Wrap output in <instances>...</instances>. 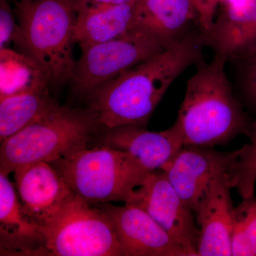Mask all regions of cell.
Returning <instances> with one entry per match:
<instances>
[{"instance_id": "obj_14", "label": "cell", "mask_w": 256, "mask_h": 256, "mask_svg": "<svg viewBox=\"0 0 256 256\" xmlns=\"http://www.w3.org/2000/svg\"><path fill=\"white\" fill-rule=\"evenodd\" d=\"M1 256H45L44 228L24 210L14 184L0 174Z\"/></svg>"}, {"instance_id": "obj_1", "label": "cell", "mask_w": 256, "mask_h": 256, "mask_svg": "<svg viewBox=\"0 0 256 256\" xmlns=\"http://www.w3.org/2000/svg\"><path fill=\"white\" fill-rule=\"evenodd\" d=\"M202 38L186 36L120 74L88 96L101 129L126 124L144 127L171 84L202 62Z\"/></svg>"}, {"instance_id": "obj_13", "label": "cell", "mask_w": 256, "mask_h": 256, "mask_svg": "<svg viewBox=\"0 0 256 256\" xmlns=\"http://www.w3.org/2000/svg\"><path fill=\"white\" fill-rule=\"evenodd\" d=\"M233 175L215 178L196 210H194L200 228L198 256H232V232L234 207L230 196Z\"/></svg>"}, {"instance_id": "obj_18", "label": "cell", "mask_w": 256, "mask_h": 256, "mask_svg": "<svg viewBox=\"0 0 256 256\" xmlns=\"http://www.w3.org/2000/svg\"><path fill=\"white\" fill-rule=\"evenodd\" d=\"M50 76L42 66L18 50H0V99L48 89Z\"/></svg>"}, {"instance_id": "obj_28", "label": "cell", "mask_w": 256, "mask_h": 256, "mask_svg": "<svg viewBox=\"0 0 256 256\" xmlns=\"http://www.w3.org/2000/svg\"><path fill=\"white\" fill-rule=\"evenodd\" d=\"M72 1H73V2H74V1H75V0H72Z\"/></svg>"}, {"instance_id": "obj_11", "label": "cell", "mask_w": 256, "mask_h": 256, "mask_svg": "<svg viewBox=\"0 0 256 256\" xmlns=\"http://www.w3.org/2000/svg\"><path fill=\"white\" fill-rule=\"evenodd\" d=\"M13 172L15 188L24 210L44 228L76 196L50 163L37 162L23 165Z\"/></svg>"}, {"instance_id": "obj_21", "label": "cell", "mask_w": 256, "mask_h": 256, "mask_svg": "<svg viewBox=\"0 0 256 256\" xmlns=\"http://www.w3.org/2000/svg\"><path fill=\"white\" fill-rule=\"evenodd\" d=\"M250 142L240 148L233 174L234 188L242 198L255 196L256 182V121H252Z\"/></svg>"}, {"instance_id": "obj_3", "label": "cell", "mask_w": 256, "mask_h": 256, "mask_svg": "<svg viewBox=\"0 0 256 256\" xmlns=\"http://www.w3.org/2000/svg\"><path fill=\"white\" fill-rule=\"evenodd\" d=\"M102 130L92 111L56 102L30 126L1 143L0 174L23 165L56 160L87 148Z\"/></svg>"}, {"instance_id": "obj_25", "label": "cell", "mask_w": 256, "mask_h": 256, "mask_svg": "<svg viewBox=\"0 0 256 256\" xmlns=\"http://www.w3.org/2000/svg\"><path fill=\"white\" fill-rule=\"evenodd\" d=\"M98 3H105V4H136L138 0H90Z\"/></svg>"}, {"instance_id": "obj_10", "label": "cell", "mask_w": 256, "mask_h": 256, "mask_svg": "<svg viewBox=\"0 0 256 256\" xmlns=\"http://www.w3.org/2000/svg\"><path fill=\"white\" fill-rule=\"evenodd\" d=\"M110 217L121 256H190L181 244L142 208L110 202L96 205Z\"/></svg>"}, {"instance_id": "obj_9", "label": "cell", "mask_w": 256, "mask_h": 256, "mask_svg": "<svg viewBox=\"0 0 256 256\" xmlns=\"http://www.w3.org/2000/svg\"><path fill=\"white\" fill-rule=\"evenodd\" d=\"M239 153L240 149L222 152L210 146H184L162 171L194 212L215 178L233 175Z\"/></svg>"}, {"instance_id": "obj_6", "label": "cell", "mask_w": 256, "mask_h": 256, "mask_svg": "<svg viewBox=\"0 0 256 256\" xmlns=\"http://www.w3.org/2000/svg\"><path fill=\"white\" fill-rule=\"evenodd\" d=\"M44 234L45 256H121L109 216L76 195Z\"/></svg>"}, {"instance_id": "obj_22", "label": "cell", "mask_w": 256, "mask_h": 256, "mask_svg": "<svg viewBox=\"0 0 256 256\" xmlns=\"http://www.w3.org/2000/svg\"><path fill=\"white\" fill-rule=\"evenodd\" d=\"M238 58H242V97L256 121V44Z\"/></svg>"}, {"instance_id": "obj_8", "label": "cell", "mask_w": 256, "mask_h": 256, "mask_svg": "<svg viewBox=\"0 0 256 256\" xmlns=\"http://www.w3.org/2000/svg\"><path fill=\"white\" fill-rule=\"evenodd\" d=\"M146 212L182 246L190 256H198L200 228L194 213L183 201L164 172L151 173L128 203Z\"/></svg>"}, {"instance_id": "obj_5", "label": "cell", "mask_w": 256, "mask_h": 256, "mask_svg": "<svg viewBox=\"0 0 256 256\" xmlns=\"http://www.w3.org/2000/svg\"><path fill=\"white\" fill-rule=\"evenodd\" d=\"M50 164L75 195L94 206L128 203L152 173L126 152L104 146H87Z\"/></svg>"}, {"instance_id": "obj_20", "label": "cell", "mask_w": 256, "mask_h": 256, "mask_svg": "<svg viewBox=\"0 0 256 256\" xmlns=\"http://www.w3.org/2000/svg\"><path fill=\"white\" fill-rule=\"evenodd\" d=\"M232 256H256V198H242L234 207L232 232Z\"/></svg>"}, {"instance_id": "obj_24", "label": "cell", "mask_w": 256, "mask_h": 256, "mask_svg": "<svg viewBox=\"0 0 256 256\" xmlns=\"http://www.w3.org/2000/svg\"><path fill=\"white\" fill-rule=\"evenodd\" d=\"M220 0H192L197 12L203 35L210 31L214 23V15Z\"/></svg>"}, {"instance_id": "obj_7", "label": "cell", "mask_w": 256, "mask_h": 256, "mask_svg": "<svg viewBox=\"0 0 256 256\" xmlns=\"http://www.w3.org/2000/svg\"><path fill=\"white\" fill-rule=\"evenodd\" d=\"M166 48L146 32L131 28L119 38L82 48L70 80L78 94L88 97L120 74Z\"/></svg>"}, {"instance_id": "obj_15", "label": "cell", "mask_w": 256, "mask_h": 256, "mask_svg": "<svg viewBox=\"0 0 256 256\" xmlns=\"http://www.w3.org/2000/svg\"><path fill=\"white\" fill-rule=\"evenodd\" d=\"M74 40L84 47L110 41L132 28L136 4H112L75 0Z\"/></svg>"}, {"instance_id": "obj_23", "label": "cell", "mask_w": 256, "mask_h": 256, "mask_svg": "<svg viewBox=\"0 0 256 256\" xmlns=\"http://www.w3.org/2000/svg\"><path fill=\"white\" fill-rule=\"evenodd\" d=\"M8 0H0V50L9 48L14 42L18 32L14 10L12 9Z\"/></svg>"}, {"instance_id": "obj_26", "label": "cell", "mask_w": 256, "mask_h": 256, "mask_svg": "<svg viewBox=\"0 0 256 256\" xmlns=\"http://www.w3.org/2000/svg\"><path fill=\"white\" fill-rule=\"evenodd\" d=\"M224 1L226 5H238L242 4L245 0H220Z\"/></svg>"}, {"instance_id": "obj_4", "label": "cell", "mask_w": 256, "mask_h": 256, "mask_svg": "<svg viewBox=\"0 0 256 256\" xmlns=\"http://www.w3.org/2000/svg\"><path fill=\"white\" fill-rule=\"evenodd\" d=\"M18 22L14 44L43 67L50 84L60 85L72 77L76 11L72 0L13 2Z\"/></svg>"}, {"instance_id": "obj_2", "label": "cell", "mask_w": 256, "mask_h": 256, "mask_svg": "<svg viewBox=\"0 0 256 256\" xmlns=\"http://www.w3.org/2000/svg\"><path fill=\"white\" fill-rule=\"evenodd\" d=\"M227 58L216 54L208 64L198 63L186 82L176 122L184 146H222L239 134L249 137L252 121L234 98L226 75Z\"/></svg>"}, {"instance_id": "obj_16", "label": "cell", "mask_w": 256, "mask_h": 256, "mask_svg": "<svg viewBox=\"0 0 256 256\" xmlns=\"http://www.w3.org/2000/svg\"><path fill=\"white\" fill-rule=\"evenodd\" d=\"M196 18L192 0H138L132 28L146 32L168 48L184 38L183 32Z\"/></svg>"}, {"instance_id": "obj_19", "label": "cell", "mask_w": 256, "mask_h": 256, "mask_svg": "<svg viewBox=\"0 0 256 256\" xmlns=\"http://www.w3.org/2000/svg\"><path fill=\"white\" fill-rule=\"evenodd\" d=\"M55 102L48 89L0 99V142L28 127Z\"/></svg>"}, {"instance_id": "obj_17", "label": "cell", "mask_w": 256, "mask_h": 256, "mask_svg": "<svg viewBox=\"0 0 256 256\" xmlns=\"http://www.w3.org/2000/svg\"><path fill=\"white\" fill-rule=\"evenodd\" d=\"M202 36L216 54L227 60L240 57L256 44V0L226 5L210 31Z\"/></svg>"}, {"instance_id": "obj_12", "label": "cell", "mask_w": 256, "mask_h": 256, "mask_svg": "<svg viewBox=\"0 0 256 256\" xmlns=\"http://www.w3.org/2000/svg\"><path fill=\"white\" fill-rule=\"evenodd\" d=\"M96 139L99 146L126 152L149 172L162 171L184 146L178 124L160 132L134 124L104 129Z\"/></svg>"}, {"instance_id": "obj_27", "label": "cell", "mask_w": 256, "mask_h": 256, "mask_svg": "<svg viewBox=\"0 0 256 256\" xmlns=\"http://www.w3.org/2000/svg\"><path fill=\"white\" fill-rule=\"evenodd\" d=\"M8 1H9V2H14V1H18V0H8Z\"/></svg>"}]
</instances>
